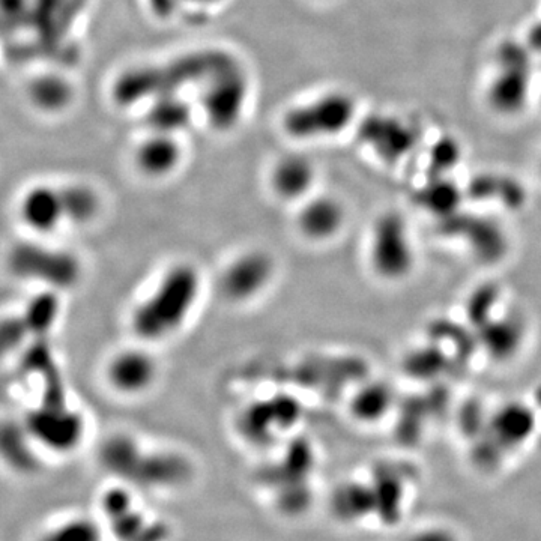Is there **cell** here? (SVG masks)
<instances>
[{
  "label": "cell",
  "mask_w": 541,
  "mask_h": 541,
  "mask_svg": "<svg viewBox=\"0 0 541 541\" xmlns=\"http://www.w3.org/2000/svg\"><path fill=\"white\" fill-rule=\"evenodd\" d=\"M98 457L115 483L136 492H178L193 480V462L185 454L169 448H148L125 433L107 438Z\"/></svg>",
  "instance_id": "cell-1"
},
{
  "label": "cell",
  "mask_w": 541,
  "mask_h": 541,
  "mask_svg": "<svg viewBox=\"0 0 541 541\" xmlns=\"http://www.w3.org/2000/svg\"><path fill=\"white\" fill-rule=\"evenodd\" d=\"M236 59L226 50L200 49L160 64L139 65L122 71L113 82L110 95L116 106L127 109L178 95L187 86L205 83Z\"/></svg>",
  "instance_id": "cell-2"
},
{
  "label": "cell",
  "mask_w": 541,
  "mask_h": 541,
  "mask_svg": "<svg viewBox=\"0 0 541 541\" xmlns=\"http://www.w3.org/2000/svg\"><path fill=\"white\" fill-rule=\"evenodd\" d=\"M202 294V276L193 263L179 262L164 271L152 291L134 307L130 327L145 345L172 339L187 324Z\"/></svg>",
  "instance_id": "cell-3"
},
{
  "label": "cell",
  "mask_w": 541,
  "mask_h": 541,
  "mask_svg": "<svg viewBox=\"0 0 541 541\" xmlns=\"http://www.w3.org/2000/svg\"><path fill=\"white\" fill-rule=\"evenodd\" d=\"M357 119V101L351 94L328 91L286 109L280 119V127L292 140L310 142L340 136Z\"/></svg>",
  "instance_id": "cell-4"
},
{
  "label": "cell",
  "mask_w": 541,
  "mask_h": 541,
  "mask_svg": "<svg viewBox=\"0 0 541 541\" xmlns=\"http://www.w3.org/2000/svg\"><path fill=\"white\" fill-rule=\"evenodd\" d=\"M8 265L17 279L56 292L73 288L82 277V263L76 254L38 241L17 242L11 248Z\"/></svg>",
  "instance_id": "cell-5"
},
{
  "label": "cell",
  "mask_w": 541,
  "mask_h": 541,
  "mask_svg": "<svg viewBox=\"0 0 541 541\" xmlns=\"http://www.w3.org/2000/svg\"><path fill=\"white\" fill-rule=\"evenodd\" d=\"M370 265L376 276L397 282L411 274L415 251L402 215L388 212L375 223L370 239Z\"/></svg>",
  "instance_id": "cell-6"
},
{
  "label": "cell",
  "mask_w": 541,
  "mask_h": 541,
  "mask_svg": "<svg viewBox=\"0 0 541 541\" xmlns=\"http://www.w3.org/2000/svg\"><path fill=\"white\" fill-rule=\"evenodd\" d=\"M250 95L247 74L238 61L218 71L203 83L202 112L206 122L220 133L233 130L244 115Z\"/></svg>",
  "instance_id": "cell-7"
},
{
  "label": "cell",
  "mask_w": 541,
  "mask_h": 541,
  "mask_svg": "<svg viewBox=\"0 0 541 541\" xmlns=\"http://www.w3.org/2000/svg\"><path fill=\"white\" fill-rule=\"evenodd\" d=\"M276 271L274 257L266 251H242L221 271L218 280L220 294L233 304L250 303L269 288Z\"/></svg>",
  "instance_id": "cell-8"
},
{
  "label": "cell",
  "mask_w": 541,
  "mask_h": 541,
  "mask_svg": "<svg viewBox=\"0 0 541 541\" xmlns=\"http://www.w3.org/2000/svg\"><path fill=\"white\" fill-rule=\"evenodd\" d=\"M26 432L41 451H49L53 456H68L82 444L85 423L68 405H40L29 414Z\"/></svg>",
  "instance_id": "cell-9"
},
{
  "label": "cell",
  "mask_w": 541,
  "mask_h": 541,
  "mask_svg": "<svg viewBox=\"0 0 541 541\" xmlns=\"http://www.w3.org/2000/svg\"><path fill=\"white\" fill-rule=\"evenodd\" d=\"M358 137L376 158L394 164L411 155L418 145V131L412 122L388 113H375L358 124Z\"/></svg>",
  "instance_id": "cell-10"
},
{
  "label": "cell",
  "mask_w": 541,
  "mask_h": 541,
  "mask_svg": "<svg viewBox=\"0 0 541 541\" xmlns=\"http://www.w3.org/2000/svg\"><path fill=\"white\" fill-rule=\"evenodd\" d=\"M158 361L146 348H124L107 361L106 381L115 393L137 397L157 384Z\"/></svg>",
  "instance_id": "cell-11"
},
{
  "label": "cell",
  "mask_w": 541,
  "mask_h": 541,
  "mask_svg": "<svg viewBox=\"0 0 541 541\" xmlns=\"http://www.w3.org/2000/svg\"><path fill=\"white\" fill-rule=\"evenodd\" d=\"M19 215L26 229L40 236L52 235L65 221L61 185L35 184L23 193Z\"/></svg>",
  "instance_id": "cell-12"
},
{
  "label": "cell",
  "mask_w": 541,
  "mask_h": 541,
  "mask_svg": "<svg viewBox=\"0 0 541 541\" xmlns=\"http://www.w3.org/2000/svg\"><path fill=\"white\" fill-rule=\"evenodd\" d=\"M318 170L312 158L303 154L282 155L269 170V188L285 202L309 199L316 184Z\"/></svg>",
  "instance_id": "cell-13"
},
{
  "label": "cell",
  "mask_w": 541,
  "mask_h": 541,
  "mask_svg": "<svg viewBox=\"0 0 541 541\" xmlns=\"http://www.w3.org/2000/svg\"><path fill=\"white\" fill-rule=\"evenodd\" d=\"M184 160V148L178 136L154 133L148 136L134 149V166L149 179H164L173 175Z\"/></svg>",
  "instance_id": "cell-14"
},
{
  "label": "cell",
  "mask_w": 541,
  "mask_h": 541,
  "mask_svg": "<svg viewBox=\"0 0 541 541\" xmlns=\"http://www.w3.org/2000/svg\"><path fill=\"white\" fill-rule=\"evenodd\" d=\"M345 220V208L336 197L315 196L304 200L298 212L297 226L304 238L327 242L339 235Z\"/></svg>",
  "instance_id": "cell-15"
},
{
  "label": "cell",
  "mask_w": 541,
  "mask_h": 541,
  "mask_svg": "<svg viewBox=\"0 0 541 541\" xmlns=\"http://www.w3.org/2000/svg\"><path fill=\"white\" fill-rule=\"evenodd\" d=\"M32 541H107V534L97 511H67L44 520Z\"/></svg>",
  "instance_id": "cell-16"
},
{
  "label": "cell",
  "mask_w": 541,
  "mask_h": 541,
  "mask_svg": "<svg viewBox=\"0 0 541 541\" xmlns=\"http://www.w3.org/2000/svg\"><path fill=\"white\" fill-rule=\"evenodd\" d=\"M300 417V406L294 399L279 397L251 408L242 421V430L253 441H268L277 432L291 429Z\"/></svg>",
  "instance_id": "cell-17"
},
{
  "label": "cell",
  "mask_w": 541,
  "mask_h": 541,
  "mask_svg": "<svg viewBox=\"0 0 541 541\" xmlns=\"http://www.w3.org/2000/svg\"><path fill=\"white\" fill-rule=\"evenodd\" d=\"M74 86L67 77L58 73L41 74L32 80L28 98L38 112L59 115L73 104Z\"/></svg>",
  "instance_id": "cell-18"
},
{
  "label": "cell",
  "mask_w": 541,
  "mask_h": 541,
  "mask_svg": "<svg viewBox=\"0 0 541 541\" xmlns=\"http://www.w3.org/2000/svg\"><path fill=\"white\" fill-rule=\"evenodd\" d=\"M193 121V109L178 95L157 98L145 115L149 131L179 136Z\"/></svg>",
  "instance_id": "cell-19"
},
{
  "label": "cell",
  "mask_w": 541,
  "mask_h": 541,
  "mask_svg": "<svg viewBox=\"0 0 541 541\" xmlns=\"http://www.w3.org/2000/svg\"><path fill=\"white\" fill-rule=\"evenodd\" d=\"M534 427V414L522 403H508L502 406L490 421L492 435L505 444V447H514L528 439Z\"/></svg>",
  "instance_id": "cell-20"
},
{
  "label": "cell",
  "mask_w": 541,
  "mask_h": 541,
  "mask_svg": "<svg viewBox=\"0 0 541 541\" xmlns=\"http://www.w3.org/2000/svg\"><path fill=\"white\" fill-rule=\"evenodd\" d=\"M528 94L526 73L522 65L502 70L490 85L489 100L493 109L501 113H516L522 109Z\"/></svg>",
  "instance_id": "cell-21"
},
{
  "label": "cell",
  "mask_w": 541,
  "mask_h": 541,
  "mask_svg": "<svg viewBox=\"0 0 541 541\" xmlns=\"http://www.w3.org/2000/svg\"><path fill=\"white\" fill-rule=\"evenodd\" d=\"M62 200H64L65 221L70 224L91 223L100 214V194L85 182H71L61 185Z\"/></svg>",
  "instance_id": "cell-22"
},
{
  "label": "cell",
  "mask_w": 541,
  "mask_h": 541,
  "mask_svg": "<svg viewBox=\"0 0 541 541\" xmlns=\"http://www.w3.org/2000/svg\"><path fill=\"white\" fill-rule=\"evenodd\" d=\"M523 330L513 319L489 321L481 327V343L496 360L510 358L519 349Z\"/></svg>",
  "instance_id": "cell-23"
},
{
  "label": "cell",
  "mask_w": 541,
  "mask_h": 541,
  "mask_svg": "<svg viewBox=\"0 0 541 541\" xmlns=\"http://www.w3.org/2000/svg\"><path fill=\"white\" fill-rule=\"evenodd\" d=\"M393 405L390 387L381 382L364 385L351 402V412L361 423H376L388 414Z\"/></svg>",
  "instance_id": "cell-24"
},
{
  "label": "cell",
  "mask_w": 541,
  "mask_h": 541,
  "mask_svg": "<svg viewBox=\"0 0 541 541\" xmlns=\"http://www.w3.org/2000/svg\"><path fill=\"white\" fill-rule=\"evenodd\" d=\"M59 292L47 291L38 294L23 312L26 324L31 331L32 339L38 337H49L58 322L61 315V301L58 297Z\"/></svg>",
  "instance_id": "cell-25"
},
{
  "label": "cell",
  "mask_w": 541,
  "mask_h": 541,
  "mask_svg": "<svg viewBox=\"0 0 541 541\" xmlns=\"http://www.w3.org/2000/svg\"><path fill=\"white\" fill-rule=\"evenodd\" d=\"M460 199H462V194L459 188L442 176H435L418 193V200L424 208L444 218L454 217L453 214L459 208Z\"/></svg>",
  "instance_id": "cell-26"
},
{
  "label": "cell",
  "mask_w": 541,
  "mask_h": 541,
  "mask_svg": "<svg viewBox=\"0 0 541 541\" xmlns=\"http://www.w3.org/2000/svg\"><path fill=\"white\" fill-rule=\"evenodd\" d=\"M472 250L480 259L496 260L504 254L505 236L492 221L480 220L465 230Z\"/></svg>",
  "instance_id": "cell-27"
},
{
  "label": "cell",
  "mask_w": 541,
  "mask_h": 541,
  "mask_svg": "<svg viewBox=\"0 0 541 541\" xmlns=\"http://www.w3.org/2000/svg\"><path fill=\"white\" fill-rule=\"evenodd\" d=\"M460 155H462L460 154V146L456 140L444 137L436 142L430 149L429 155L430 169H432L433 175L442 176L447 173L454 164L459 163Z\"/></svg>",
  "instance_id": "cell-28"
},
{
  "label": "cell",
  "mask_w": 541,
  "mask_h": 541,
  "mask_svg": "<svg viewBox=\"0 0 541 541\" xmlns=\"http://www.w3.org/2000/svg\"><path fill=\"white\" fill-rule=\"evenodd\" d=\"M28 339H32L31 331L23 315L5 319L2 324V346L5 351H16L22 348Z\"/></svg>",
  "instance_id": "cell-29"
},
{
  "label": "cell",
  "mask_w": 541,
  "mask_h": 541,
  "mask_svg": "<svg viewBox=\"0 0 541 541\" xmlns=\"http://www.w3.org/2000/svg\"><path fill=\"white\" fill-rule=\"evenodd\" d=\"M441 354L436 351H421L415 354L408 363L409 370L417 376H430L438 372L441 366Z\"/></svg>",
  "instance_id": "cell-30"
},
{
  "label": "cell",
  "mask_w": 541,
  "mask_h": 541,
  "mask_svg": "<svg viewBox=\"0 0 541 541\" xmlns=\"http://www.w3.org/2000/svg\"><path fill=\"white\" fill-rule=\"evenodd\" d=\"M492 300H495V292L492 291V288H483L472 297L471 303H469L468 315L471 313V318L474 321L480 319V327L489 322V319H487V307H492L495 304L489 303Z\"/></svg>",
  "instance_id": "cell-31"
},
{
  "label": "cell",
  "mask_w": 541,
  "mask_h": 541,
  "mask_svg": "<svg viewBox=\"0 0 541 541\" xmlns=\"http://www.w3.org/2000/svg\"><path fill=\"white\" fill-rule=\"evenodd\" d=\"M411 541H454V538L451 537L450 532L433 529V531L420 532Z\"/></svg>",
  "instance_id": "cell-32"
},
{
  "label": "cell",
  "mask_w": 541,
  "mask_h": 541,
  "mask_svg": "<svg viewBox=\"0 0 541 541\" xmlns=\"http://www.w3.org/2000/svg\"><path fill=\"white\" fill-rule=\"evenodd\" d=\"M185 4L196 5V7H214L220 4L221 0H182Z\"/></svg>",
  "instance_id": "cell-33"
}]
</instances>
